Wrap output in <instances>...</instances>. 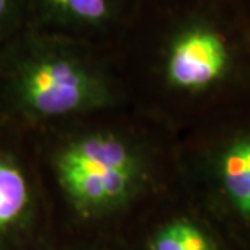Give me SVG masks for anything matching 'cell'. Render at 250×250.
I'll return each instance as SVG.
<instances>
[{
    "label": "cell",
    "mask_w": 250,
    "mask_h": 250,
    "mask_svg": "<svg viewBox=\"0 0 250 250\" xmlns=\"http://www.w3.org/2000/svg\"><path fill=\"white\" fill-rule=\"evenodd\" d=\"M225 185L243 214L250 210V142L233 147L224 161Z\"/></svg>",
    "instance_id": "5b68a950"
},
{
    "label": "cell",
    "mask_w": 250,
    "mask_h": 250,
    "mask_svg": "<svg viewBox=\"0 0 250 250\" xmlns=\"http://www.w3.org/2000/svg\"><path fill=\"white\" fill-rule=\"evenodd\" d=\"M16 0H0V28H3L13 16Z\"/></svg>",
    "instance_id": "9c48e42d"
},
{
    "label": "cell",
    "mask_w": 250,
    "mask_h": 250,
    "mask_svg": "<svg viewBox=\"0 0 250 250\" xmlns=\"http://www.w3.org/2000/svg\"><path fill=\"white\" fill-rule=\"evenodd\" d=\"M34 189L24 164L14 153L0 150V250L20 245L29 229Z\"/></svg>",
    "instance_id": "7a4b0ae2"
},
{
    "label": "cell",
    "mask_w": 250,
    "mask_h": 250,
    "mask_svg": "<svg viewBox=\"0 0 250 250\" xmlns=\"http://www.w3.org/2000/svg\"><path fill=\"white\" fill-rule=\"evenodd\" d=\"M104 172L83 168H59V174L65 189L81 202L99 205L107 202L108 195L104 187Z\"/></svg>",
    "instance_id": "8992f818"
},
{
    "label": "cell",
    "mask_w": 250,
    "mask_h": 250,
    "mask_svg": "<svg viewBox=\"0 0 250 250\" xmlns=\"http://www.w3.org/2000/svg\"><path fill=\"white\" fill-rule=\"evenodd\" d=\"M57 168H85L103 172H132L134 163L123 143L113 138H89L72 146L57 160Z\"/></svg>",
    "instance_id": "277c9868"
},
{
    "label": "cell",
    "mask_w": 250,
    "mask_h": 250,
    "mask_svg": "<svg viewBox=\"0 0 250 250\" xmlns=\"http://www.w3.org/2000/svg\"><path fill=\"white\" fill-rule=\"evenodd\" d=\"M248 215H250V210H249V214H248Z\"/></svg>",
    "instance_id": "30bf717a"
},
{
    "label": "cell",
    "mask_w": 250,
    "mask_h": 250,
    "mask_svg": "<svg viewBox=\"0 0 250 250\" xmlns=\"http://www.w3.org/2000/svg\"><path fill=\"white\" fill-rule=\"evenodd\" d=\"M6 80L14 106L27 118L70 113L89 92V78L82 67L64 54L41 47L17 54Z\"/></svg>",
    "instance_id": "6da1fadb"
},
{
    "label": "cell",
    "mask_w": 250,
    "mask_h": 250,
    "mask_svg": "<svg viewBox=\"0 0 250 250\" xmlns=\"http://www.w3.org/2000/svg\"><path fill=\"white\" fill-rule=\"evenodd\" d=\"M152 250H214V246L196 225L174 223L157 235Z\"/></svg>",
    "instance_id": "52a82bcc"
},
{
    "label": "cell",
    "mask_w": 250,
    "mask_h": 250,
    "mask_svg": "<svg viewBox=\"0 0 250 250\" xmlns=\"http://www.w3.org/2000/svg\"><path fill=\"white\" fill-rule=\"evenodd\" d=\"M227 50L218 36L196 29L172 47L168 62L171 80L179 86L197 88L215 80L225 67Z\"/></svg>",
    "instance_id": "3957f363"
},
{
    "label": "cell",
    "mask_w": 250,
    "mask_h": 250,
    "mask_svg": "<svg viewBox=\"0 0 250 250\" xmlns=\"http://www.w3.org/2000/svg\"><path fill=\"white\" fill-rule=\"evenodd\" d=\"M53 13L81 22L98 24L110 13L108 0H42Z\"/></svg>",
    "instance_id": "ba28073f"
}]
</instances>
